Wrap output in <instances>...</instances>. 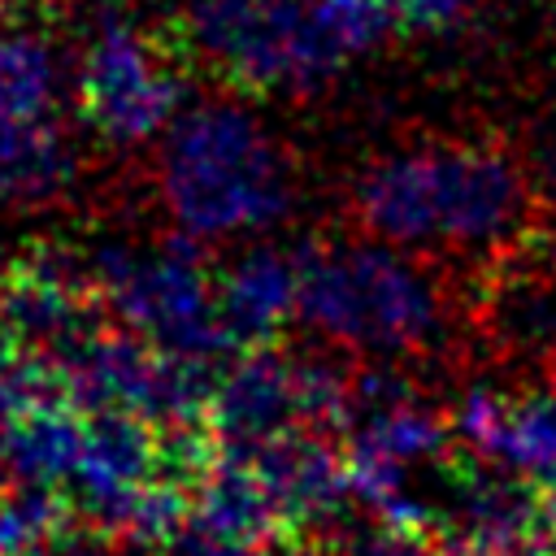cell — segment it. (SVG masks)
Returning <instances> with one entry per match:
<instances>
[{
  "mask_svg": "<svg viewBox=\"0 0 556 556\" xmlns=\"http://www.w3.org/2000/svg\"><path fill=\"white\" fill-rule=\"evenodd\" d=\"M295 269L300 321L339 348L395 361L430 348L443 326L434 282L391 243H304Z\"/></svg>",
  "mask_w": 556,
  "mask_h": 556,
  "instance_id": "2",
  "label": "cell"
},
{
  "mask_svg": "<svg viewBox=\"0 0 556 556\" xmlns=\"http://www.w3.org/2000/svg\"><path fill=\"white\" fill-rule=\"evenodd\" d=\"M217 308L235 339V348L278 343L282 326L300 317V269L295 252L252 248L217 278Z\"/></svg>",
  "mask_w": 556,
  "mask_h": 556,
  "instance_id": "13",
  "label": "cell"
},
{
  "mask_svg": "<svg viewBox=\"0 0 556 556\" xmlns=\"http://www.w3.org/2000/svg\"><path fill=\"white\" fill-rule=\"evenodd\" d=\"M539 500H543V517H547V534L556 543V473L539 478Z\"/></svg>",
  "mask_w": 556,
  "mask_h": 556,
  "instance_id": "26",
  "label": "cell"
},
{
  "mask_svg": "<svg viewBox=\"0 0 556 556\" xmlns=\"http://www.w3.org/2000/svg\"><path fill=\"white\" fill-rule=\"evenodd\" d=\"M74 152L48 117H0V204L35 208L70 191Z\"/></svg>",
  "mask_w": 556,
  "mask_h": 556,
  "instance_id": "16",
  "label": "cell"
},
{
  "mask_svg": "<svg viewBox=\"0 0 556 556\" xmlns=\"http://www.w3.org/2000/svg\"><path fill=\"white\" fill-rule=\"evenodd\" d=\"M169 556H269L261 543H230V539H208V534H195V530H187L174 547H169Z\"/></svg>",
  "mask_w": 556,
  "mask_h": 556,
  "instance_id": "24",
  "label": "cell"
},
{
  "mask_svg": "<svg viewBox=\"0 0 556 556\" xmlns=\"http://www.w3.org/2000/svg\"><path fill=\"white\" fill-rule=\"evenodd\" d=\"M83 434H87V413L74 404H43L30 408L22 417L9 421V439H4V473L13 482H30V486H56L65 491L83 452Z\"/></svg>",
  "mask_w": 556,
  "mask_h": 556,
  "instance_id": "17",
  "label": "cell"
},
{
  "mask_svg": "<svg viewBox=\"0 0 556 556\" xmlns=\"http://www.w3.org/2000/svg\"><path fill=\"white\" fill-rule=\"evenodd\" d=\"M439 534H452L486 556H552L539 482L500 465L465 456L456 465V491L443 508Z\"/></svg>",
  "mask_w": 556,
  "mask_h": 556,
  "instance_id": "9",
  "label": "cell"
},
{
  "mask_svg": "<svg viewBox=\"0 0 556 556\" xmlns=\"http://www.w3.org/2000/svg\"><path fill=\"white\" fill-rule=\"evenodd\" d=\"M35 556H109V543H104V530H96L87 521H70Z\"/></svg>",
  "mask_w": 556,
  "mask_h": 556,
  "instance_id": "23",
  "label": "cell"
},
{
  "mask_svg": "<svg viewBox=\"0 0 556 556\" xmlns=\"http://www.w3.org/2000/svg\"><path fill=\"white\" fill-rule=\"evenodd\" d=\"M434 556H486V552H478V547H469V543H460V539H452V534H439Z\"/></svg>",
  "mask_w": 556,
  "mask_h": 556,
  "instance_id": "27",
  "label": "cell"
},
{
  "mask_svg": "<svg viewBox=\"0 0 556 556\" xmlns=\"http://www.w3.org/2000/svg\"><path fill=\"white\" fill-rule=\"evenodd\" d=\"M439 239L456 248H491L526 230V178L491 143L434 148Z\"/></svg>",
  "mask_w": 556,
  "mask_h": 556,
  "instance_id": "7",
  "label": "cell"
},
{
  "mask_svg": "<svg viewBox=\"0 0 556 556\" xmlns=\"http://www.w3.org/2000/svg\"><path fill=\"white\" fill-rule=\"evenodd\" d=\"M387 9L408 30H443L460 17L465 0H387Z\"/></svg>",
  "mask_w": 556,
  "mask_h": 556,
  "instance_id": "22",
  "label": "cell"
},
{
  "mask_svg": "<svg viewBox=\"0 0 556 556\" xmlns=\"http://www.w3.org/2000/svg\"><path fill=\"white\" fill-rule=\"evenodd\" d=\"M482 326L517 361H556V274L530 252L526 261H500L482 291Z\"/></svg>",
  "mask_w": 556,
  "mask_h": 556,
  "instance_id": "11",
  "label": "cell"
},
{
  "mask_svg": "<svg viewBox=\"0 0 556 556\" xmlns=\"http://www.w3.org/2000/svg\"><path fill=\"white\" fill-rule=\"evenodd\" d=\"M191 530L208 539H230V543L287 539L269 482L261 478L252 456L226 452V447L191 486Z\"/></svg>",
  "mask_w": 556,
  "mask_h": 556,
  "instance_id": "14",
  "label": "cell"
},
{
  "mask_svg": "<svg viewBox=\"0 0 556 556\" xmlns=\"http://www.w3.org/2000/svg\"><path fill=\"white\" fill-rule=\"evenodd\" d=\"M361 226L391 248H417L439 239V204H434V148L395 152L365 169L356 187Z\"/></svg>",
  "mask_w": 556,
  "mask_h": 556,
  "instance_id": "12",
  "label": "cell"
},
{
  "mask_svg": "<svg viewBox=\"0 0 556 556\" xmlns=\"http://www.w3.org/2000/svg\"><path fill=\"white\" fill-rule=\"evenodd\" d=\"M530 252H534V256H539V261H543V265L556 274V222L530 235Z\"/></svg>",
  "mask_w": 556,
  "mask_h": 556,
  "instance_id": "25",
  "label": "cell"
},
{
  "mask_svg": "<svg viewBox=\"0 0 556 556\" xmlns=\"http://www.w3.org/2000/svg\"><path fill=\"white\" fill-rule=\"evenodd\" d=\"M96 291L109 313L169 356H195L222 365L235 356V339L217 308V278L200 235H165L152 252L104 243L91 256Z\"/></svg>",
  "mask_w": 556,
  "mask_h": 556,
  "instance_id": "3",
  "label": "cell"
},
{
  "mask_svg": "<svg viewBox=\"0 0 556 556\" xmlns=\"http://www.w3.org/2000/svg\"><path fill=\"white\" fill-rule=\"evenodd\" d=\"M70 521L74 504L65 491L13 482L9 491H0V556H35Z\"/></svg>",
  "mask_w": 556,
  "mask_h": 556,
  "instance_id": "20",
  "label": "cell"
},
{
  "mask_svg": "<svg viewBox=\"0 0 556 556\" xmlns=\"http://www.w3.org/2000/svg\"><path fill=\"white\" fill-rule=\"evenodd\" d=\"M243 456H252V465L269 482L278 513H282L287 543L317 547L343 530V517L356 495H352L343 447H334L326 434L291 430L274 443L243 452Z\"/></svg>",
  "mask_w": 556,
  "mask_h": 556,
  "instance_id": "8",
  "label": "cell"
},
{
  "mask_svg": "<svg viewBox=\"0 0 556 556\" xmlns=\"http://www.w3.org/2000/svg\"><path fill=\"white\" fill-rule=\"evenodd\" d=\"M4 439H9V417L0 413V473H4Z\"/></svg>",
  "mask_w": 556,
  "mask_h": 556,
  "instance_id": "28",
  "label": "cell"
},
{
  "mask_svg": "<svg viewBox=\"0 0 556 556\" xmlns=\"http://www.w3.org/2000/svg\"><path fill=\"white\" fill-rule=\"evenodd\" d=\"M78 109L109 143H143L182 109L178 56L139 22L87 35L78 61Z\"/></svg>",
  "mask_w": 556,
  "mask_h": 556,
  "instance_id": "4",
  "label": "cell"
},
{
  "mask_svg": "<svg viewBox=\"0 0 556 556\" xmlns=\"http://www.w3.org/2000/svg\"><path fill=\"white\" fill-rule=\"evenodd\" d=\"M22 4H30V0H0V17L13 13V9H22Z\"/></svg>",
  "mask_w": 556,
  "mask_h": 556,
  "instance_id": "29",
  "label": "cell"
},
{
  "mask_svg": "<svg viewBox=\"0 0 556 556\" xmlns=\"http://www.w3.org/2000/svg\"><path fill=\"white\" fill-rule=\"evenodd\" d=\"M161 195L174 222L200 239L274 226L291 204L278 148L252 113L226 100L195 104L169 122Z\"/></svg>",
  "mask_w": 556,
  "mask_h": 556,
  "instance_id": "1",
  "label": "cell"
},
{
  "mask_svg": "<svg viewBox=\"0 0 556 556\" xmlns=\"http://www.w3.org/2000/svg\"><path fill=\"white\" fill-rule=\"evenodd\" d=\"M152 478H161L156 426L139 413H126V408L87 413L83 452H78L74 478L65 486L74 517L104 530V534H122L139 491Z\"/></svg>",
  "mask_w": 556,
  "mask_h": 556,
  "instance_id": "6",
  "label": "cell"
},
{
  "mask_svg": "<svg viewBox=\"0 0 556 556\" xmlns=\"http://www.w3.org/2000/svg\"><path fill=\"white\" fill-rule=\"evenodd\" d=\"M387 26H395L387 0H308L295 30L291 87L304 91L326 83L343 61L374 48Z\"/></svg>",
  "mask_w": 556,
  "mask_h": 556,
  "instance_id": "15",
  "label": "cell"
},
{
  "mask_svg": "<svg viewBox=\"0 0 556 556\" xmlns=\"http://www.w3.org/2000/svg\"><path fill=\"white\" fill-rule=\"evenodd\" d=\"M304 4L308 0H187L182 48L235 91L291 87Z\"/></svg>",
  "mask_w": 556,
  "mask_h": 556,
  "instance_id": "5",
  "label": "cell"
},
{
  "mask_svg": "<svg viewBox=\"0 0 556 556\" xmlns=\"http://www.w3.org/2000/svg\"><path fill=\"white\" fill-rule=\"evenodd\" d=\"M348 556H434V543L430 534H417V530H400V526H387L378 521L374 530H365Z\"/></svg>",
  "mask_w": 556,
  "mask_h": 556,
  "instance_id": "21",
  "label": "cell"
},
{
  "mask_svg": "<svg viewBox=\"0 0 556 556\" xmlns=\"http://www.w3.org/2000/svg\"><path fill=\"white\" fill-rule=\"evenodd\" d=\"M491 465L534 482L556 473V391H526L508 400L504 434Z\"/></svg>",
  "mask_w": 556,
  "mask_h": 556,
  "instance_id": "18",
  "label": "cell"
},
{
  "mask_svg": "<svg viewBox=\"0 0 556 556\" xmlns=\"http://www.w3.org/2000/svg\"><path fill=\"white\" fill-rule=\"evenodd\" d=\"M56 96V61L43 39L0 30V117H48Z\"/></svg>",
  "mask_w": 556,
  "mask_h": 556,
  "instance_id": "19",
  "label": "cell"
},
{
  "mask_svg": "<svg viewBox=\"0 0 556 556\" xmlns=\"http://www.w3.org/2000/svg\"><path fill=\"white\" fill-rule=\"evenodd\" d=\"M208 426L226 452H252L300 430L295 352H282L278 343L235 352L217 374Z\"/></svg>",
  "mask_w": 556,
  "mask_h": 556,
  "instance_id": "10",
  "label": "cell"
}]
</instances>
